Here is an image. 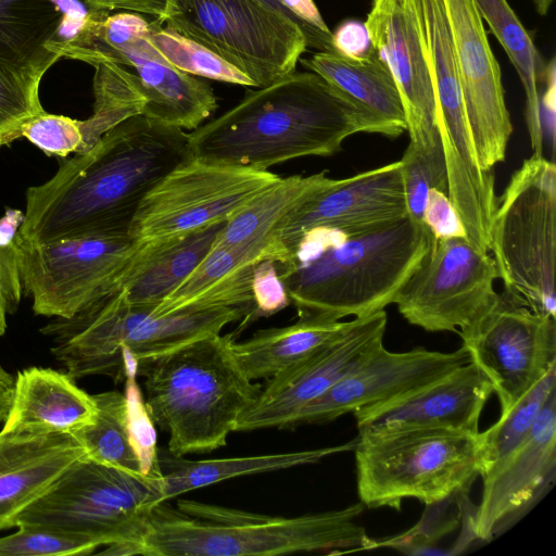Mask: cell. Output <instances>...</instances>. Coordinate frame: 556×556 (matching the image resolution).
<instances>
[{"label":"cell","mask_w":556,"mask_h":556,"mask_svg":"<svg viewBox=\"0 0 556 556\" xmlns=\"http://www.w3.org/2000/svg\"><path fill=\"white\" fill-rule=\"evenodd\" d=\"M15 378L0 365V422H4L10 410Z\"/></svg>","instance_id":"cell-46"},{"label":"cell","mask_w":556,"mask_h":556,"mask_svg":"<svg viewBox=\"0 0 556 556\" xmlns=\"http://www.w3.org/2000/svg\"><path fill=\"white\" fill-rule=\"evenodd\" d=\"M346 325L341 320L299 318L289 326L258 330L245 341L235 340L231 346L251 380H268L317 354Z\"/></svg>","instance_id":"cell-29"},{"label":"cell","mask_w":556,"mask_h":556,"mask_svg":"<svg viewBox=\"0 0 556 556\" xmlns=\"http://www.w3.org/2000/svg\"><path fill=\"white\" fill-rule=\"evenodd\" d=\"M400 160L341 178L290 211L269 236L273 258L281 261L307 231L353 235L407 214Z\"/></svg>","instance_id":"cell-15"},{"label":"cell","mask_w":556,"mask_h":556,"mask_svg":"<svg viewBox=\"0 0 556 556\" xmlns=\"http://www.w3.org/2000/svg\"><path fill=\"white\" fill-rule=\"evenodd\" d=\"M302 24L308 47L319 51H333L332 31L324 21L314 0H279Z\"/></svg>","instance_id":"cell-43"},{"label":"cell","mask_w":556,"mask_h":556,"mask_svg":"<svg viewBox=\"0 0 556 556\" xmlns=\"http://www.w3.org/2000/svg\"><path fill=\"white\" fill-rule=\"evenodd\" d=\"M233 341V333L211 334L137 364L146 408L154 425L168 433L172 455L210 453L226 445L257 399L262 384L243 371Z\"/></svg>","instance_id":"cell-5"},{"label":"cell","mask_w":556,"mask_h":556,"mask_svg":"<svg viewBox=\"0 0 556 556\" xmlns=\"http://www.w3.org/2000/svg\"><path fill=\"white\" fill-rule=\"evenodd\" d=\"M492 383L473 363L393 400L353 412L358 433L401 429H450L479 433Z\"/></svg>","instance_id":"cell-19"},{"label":"cell","mask_w":556,"mask_h":556,"mask_svg":"<svg viewBox=\"0 0 556 556\" xmlns=\"http://www.w3.org/2000/svg\"><path fill=\"white\" fill-rule=\"evenodd\" d=\"M271 258L268 245L244 243L212 245L194 270L153 312L165 314L185 307H243L253 311L252 274L255 265ZM273 260V258H271Z\"/></svg>","instance_id":"cell-24"},{"label":"cell","mask_w":556,"mask_h":556,"mask_svg":"<svg viewBox=\"0 0 556 556\" xmlns=\"http://www.w3.org/2000/svg\"><path fill=\"white\" fill-rule=\"evenodd\" d=\"M163 25L204 46L258 88L294 73L308 47L294 18L261 0H175Z\"/></svg>","instance_id":"cell-9"},{"label":"cell","mask_w":556,"mask_h":556,"mask_svg":"<svg viewBox=\"0 0 556 556\" xmlns=\"http://www.w3.org/2000/svg\"><path fill=\"white\" fill-rule=\"evenodd\" d=\"M556 390L522 443L482 476V496L470 527L475 539L490 541L513 517L539 497L555 476Z\"/></svg>","instance_id":"cell-18"},{"label":"cell","mask_w":556,"mask_h":556,"mask_svg":"<svg viewBox=\"0 0 556 556\" xmlns=\"http://www.w3.org/2000/svg\"><path fill=\"white\" fill-rule=\"evenodd\" d=\"M357 132L384 136L375 117L321 76L294 72L190 131L188 149L210 162L268 170L298 157L333 155Z\"/></svg>","instance_id":"cell-2"},{"label":"cell","mask_w":556,"mask_h":556,"mask_svg":"<svg viewBox=\"0 0 556 556\" xmlns=\"http://www.w3.org/2000/svg\"><path fill=\"white\" fill-rule=\"evenodd\" d=\"M556 365L500 419L479 432L480 477L490 472L528 437L549 394L556 390Z\"/></svg>","instance_id":"cell-34"},{"label":"cell","mask_w":556,"mask_h":556,"mask_svg":"<svg viewBox=\"0 0 556 556\" xmlns=\"http://www.w3.org/2000/svg\"><path fill=\"white\" fill-rule=\"evenodd\" d=\"M251 289L253 298L251 321L260 317H269L291 304L276 262L271 258H264L255 265Z\"/></svg>","instance_id":"cell-41"},{"label":"cell","mask_w":556,"mask_h":556,"mask_svg":"<svg viewBox=\"0 0 556 556\" xmlns=\"http://www.w3.org/2000/svg\"><path fill=\"white\" fill-rule=\"evenodd\" d=\"M384 309L349 320L321 351L267 380L254 403L239 418L235 432L291 429L296 415L332 388L383 344Z\"/></svg>","instance_id":"cell-14"},{"label":"cell","mask_w":556,"mask_h":556,"mask_svg":"<svg viewBox=\"0 0 556 556\" xmlns=\"http://www.w3.org/2000/svg\"><path fill=\"white\" fill-rule=\"evenodd\" d=\"M162 473L136 475L89 459L75 462L17 518L16 527L48 530L141 555L154 506L163 503Z\"/></svg>","instance_id":"cell-7"},{"label":"cell","mask_w":556,"mask_h":556,"mask_svg":"<svg viewBox=\"0 0 556 556\" xmlns=\"http://www.w3.org/2000/svg\"><path fill=\"white\" fill-rule=\"evenodd\" d=\"M93 67V112L87 119H79L83 147L77 154L90 150L122 122L141 115L146 105L136 74L114 62L98 63Z\"/></svg>","instance_id":"cell-33"},{"label":"cell","mask_w":556,"mask_h":556,"mask_svg":"<svg viewBox=\"0 0 556 556\" xmlns=\"http://www.w3.org/2000/svg\"><path fill=\"white\" fill-rule=\"evenodd\" d=\"M149 38L153 47L173 67L203 78L254 87V83L224 59L157 20L150 21Z\"/></svg>","instance_id":"cell-35"},{"label":"cell","mask_w":556,"mask_h":556,"mask_svg":"<svg viewBox=\"0 0 556 556\" xmlns=\"http://www.w3.org/2000/svg\"><path fill=\"white\" fill-rule=\"evenodd\" d=\"M59 21L50 0H0V74L41 81L61 59L49 50Z\"/></svg>","instance_id":"cell-27"},{"label":"cell","mask_w":556,"mask_h":556,"mask_svg":"<svg viewBox=\"0 0 556 556\" xmlns=\"http://www.w3.org/2000/svg\"><path fill=\"white\" fill-rule=\"evenodd\" d=\"M473 2L520 78L526 94V122L533 154L543 155L540 89L546 83L549 62L544 61L530 33L507 0H473Z\"/></svg>","instance_id":"cell-30"},{"label":"cell","mask_w":556,"mask_h":556,"mask_svg":"<svg viewBox=\"0 0 556 556\" xmlns=\"http://www.w3.org/2000/svg\"><path fill=\"white\" fill-rule=\"evenodd\" d=\"M471 362L464 345L443 353L422 348L390 352L382 344L326 393L303 407L291 428L326 424L346 413L405 395Z\"/></svg>","instance_id":"cell-17"},{"label":"cell","mask_w":556,"mask_h":556,"mask_svg":"<svg viewBox=\"0 0 556 556\" xmlns=\"http://www.w3.org/2000/svg\"><path fill=\"white\" fill-rule=\"evenodd\" d=\"M338 180L328 177L326 170L311 176L281 177L229 218L213 245L260 243L270 248L269 236L277 224L295 206L332 187Z\"/></svg>","instance_id":"cell-31"},{"label":"cell","mask_w":556,"mask_h":556,"mask_svg":"<svg viewBox=\"0 0 556 556\" xmlns=\"http://www.w3.org/2000/svg\"><path fill=\"white\" fill-rule=\"evenodd\" d=\"M7 304L2 294L1 286H0V337L4 334L7 329Z\"/></svg>","instance_id":"cell-47"},{"label":"cell","mask_w":556,"mask_h":556,"mask_svg":"<svg viewBox=\"0 0 556 556\" xmlns=\"http://www.w3.org/2000/svg\"><path fill=\"white\" fill-rule=\"evenodd\" d=\"M86 450L72 434L0 431V531L38 500Z\"/></svg>","instance_id":"cell-22"},{"label":"cell","mask_w":556,"mask_h":556,"mask_svg":"<svg viewBox=\"0 0 556 556\" xmlns=\"http://www.w3.org/2000/svg\"><path fill=\"white\" fill-rule=\"evenodd\" d=\"M140 247L128 233L18 240L23 292L36 315L71 318L117 287Z\"/></svg>","instance_id":"cell-11"},{"label":"cell","mask_w":556,"mask_h":556,"mask_svg":"<svg viewBox=\"0 0 556 556\" xmlns=\"http://www.w3.org/2000/svg\"><path fill=\"white\" fill-rule=\"evenodd\" d=\"M24 212L5 207L0 217V286L8 314H13L21 302L23 286L20 274L18 232Z\"/></svg>","instance_id":"cell-40"},{"label":"cell","mask_w":556,"mask_h":556,"mask_svg":"<svg viewBox=\"0 0 556 556\" xmlns=\"http://www.w3.org/2000/svg\"><path fill=\"white\" fill-rule=\"evenodd\" d=\"M407 214L417 223L422 222L429 191L447 193V172L441 138L432 144L409 141L400 160Z\"/></svg>","instance_id":"cell-36"},{"label":"cell","mask_w":556,"mask_h":556,"mask_svg":"<svg viewBox=\"0 0 556 556\" xmlns=\"http://www.w3.org/2000/svg\"><path fill=\"white\" fill-rule=\"evenodd\" d=\"M333 51L349 59H365L375 48L365 23L345 20L331 35Z\"/></svg>","instance_id":"cell-44"},{"label":"cell","mask_w":556,"mask_h":556,"mask_svg":"<svg viewBox=\"0 0 556 556\" xmlns=\"http://www.w3.org/2000/svg\"><path fill=\"white\" fill-rule=\"evenodd\" d=\"M149 25L109 50L103 62L136 71L146 98L141 115L156 124L192 131L216 111V96L208 84L166 62L150 41Z\"/></svg>","instance_id":"cell-21"},{"label":"cell","mask_w":556,"mask_h":556,"mask_svg":"<svg viewBox=\"0 0 556 556\" xmlns=\"http://www.w3.org/2000/svg\"><path fill=\"white\" fill-rule=\"evenodd\" d=\"M92 396L98 408L96 420L72 433L86 450L87 457L136 475L162 473L142 454L126 394L105 391Z\"/></svg>","instance_id":"cell-32"},{"label":"cell","mask_w":556,"mask_h":556,"mask_svg":"<svg viewBox=\"0 0 556 556\" xmlns=\"http://www.w3.org/2000/svg\"><path fill=\"white\" fill-rule=\"evenodd\" d=\"M40 80L0 74V147L21 138V127L43 112Z\"/></svg>","instance_id":"cell-37"},{"label":"cell","mask_w":556,"mask_h":556,"mask_svg":"<svg viewBox=\"0 0 556 556\" xmlns=\"http://www.w3.org/2000/svg\"><path fill=\"white\" fill-rule=\"evenodd\" d=\"M535 11L541 16H545L554 2V0H532Z\"/></svg>","instance_id":"cell-48"},{"label":"cell","mask_w":556,"mask_h":556,"mask_svg":"<svg viewBox=\"0 0 556 556\" xmlns=\"http://www.w3.org/2000/svg\"><path fill=\"white\" fill-rule=\"evenodd\" d=\"M97 10H125L153 16L162 24L169 16L175 0H87Z\"/></svg>","instance_id":"cell-45"},{"label":"cell","mask_w":556,"mask_h":556,"mask_svg":"<svg viewBox=\"0 0 556 556\" xmlns=\"http://www.w3.org/2000/svg\"><path fill=\"white\" fill-rule=\"evenodd\" d=\"M188 156L186 131L143 115L129 117L26 190L18 240L128 233L146 194Z\"/></svg>","instance_id":"cell-1"},{"label":"cell","mask_w":556,"mask_h":556,"mask_svg":"<svg viewBox=\"0 0 556 556\" xmlns=\"http://www.w3.org/2000/svg\"><path fill=\"white\" fill-rule=\"evenodd\" d=\"M355 444L356 439L343 445L307 451L202 460L185 459L161 450L159 466L163 477V501L237 477L317 463L330 455L353 451Z\"/></svg>","instance_id":"cell-28"},{"label":"cell","mask_w":556,"mask_h":556,"mask_svg":"<svg viewBox=\"0 0 556 556\" xmlns=\"http://www.w3.org/2000/svg\"><path fill=\"white\" fill-rule=\"evenodd\" d=\"M365 506L295 517L270 516L180 498L153 507L141 540L146 556H271L375 548L354 519Z\"/></svg>","instance_id":"cell-4"},{"label":"cell","mask_w":556,"mask_h":556,"mask_svg":"<svg viewBox=\"0 0 556 556\" xmlns=\"http://www.w3.org/2000/svg\"><path fill=\"white\" fill-rule=\"evenodd\" d=\"M457 332L492 383L501 416L556 365L555 318L533 312L505 290Z\"/></svg>","instance_id":"cell-12"},{"label":"cell","mask_w":556,"mask_h":556,"mask_svg":"<svg viewBox=\"0 0 556 556\" xmlns=\"http://www.w3.org/2000/svg\"><path fill=\"white\" fill-rule=\"evenodd\" d=\"M21 137L26 138L47 155L60 157L77 154L83 147L79 119L46 111L22 125Z\"/></svg>","instance_id":"cell-38"},{"label":"cell","mask_w":556,"mask_h":556,"mask_svg":"<svg viewBox=\"0 0 556 556\" xmlns=\"http://www.w3.org/2000/svg\"><path fill=\"white\" fill-rule=\"evenodd\" d=\"M490 252L504 290L533 312L556 317V167L532 154L497 198Z\"/></svg>","instance_id":"cell-8"},{"label":"cell","mask_w":556,"mask_h":556,"mask_svg":"<svg viewBox=\"0 0 556 556\" xmlns=\"http://www.w3.org/2000/svg\"><path fill=\"white\" fill-rule=\"evenodd\" d=\"M422 222L431 231L433 240L448 237L467 238L446 192L437 189L429 191Z\"/></svg>","instance_id":"cell-42"},{"label":"cell","mask_w":556,"mask_h":556,"mask_svg":"<svg viewBox=\"0 0 556 556\" xmlns=\"http://www.w3.org/2000/svg\"><path fill=\"white\" fill-rule=\"evenodd\" d=\"M365 25L402 98L409 141L439 137L437 97L409 0H371Z\"/></svg>","instance_id":"cell-20"},{"label":"cell","mask_w":556,"mask_h":556,"mask_svg":"<svg viewBox=\"0 0 556 556\" xmlns=\"http://www.w3.org/2000/svg\"><path fill=\"white\" fill-rule=\"evenodd\" d=\"M469 129L481 169L503 162L513 132L500 64L473 0H443Z\"/></svg>","instance_id":"cell-16"},{"label":"cell","mask_w":556,"mask_h":556,"mask_svg":"<svg viewBox=\"0 0 556 556\" xmlns=\"http://www.w3.org/2000/svg\"><path fill=\"white\" fill-rule=\"evenodd\" d=\"M497 278L493 257L475 248L468 238L433 240L394 304L414 326L431 332H457L493 301Z\"/></svg>","instance_id":"cell-13"},{"label":"cell","mask_w":556,"mask_h":556,"mask_svg":"<svg viewBox=\"0 0 556 556\" xmlns=\"http://www.w3.org/2000/svg\"><path fill=\"white\" fill-rule=\"evenodd\" d=\"M225 224L141 243L117 292L130 305H157L201 263Z\"/></svg>","instance_id":"cell-25"},{"label":"cell","mask_w":556,"mask_h":556,"mask_svg":"<svg viewBox=\"0 0 556 556\" xmlns=\"http://www.w3.org/2000/svg\"><path fill=\"white\" fill-rule=\"evenodd\" d=\"M280 178L190 155L146 194L128 233L146 243L227 222Z\"/></svg>","instance_id":"cell-10"},{"label":"cell","mask_w":556,"mask_h":556,"mask_svg":"<svg viewBox=\"0 0 556 556\" xmlns=\"http://www.w3.org/2000/svg\"><path fill=\"white\" fill-rule=\"evenodd\" d=\"M432 243L406 214L353 235L309 230L276 267L299 318L341 320L394 303Z\"/></svg>","instance_id":"cell-3"},{"label":"cell","mask_w":556,"mask_h":556,"mask_svg":"<svg viewBox=\"0 0 556 556\" xmlns=\"http://www.w3.org/2000/svg\"><path fill=\"white\" fill-rule=\"evenodd\" d=\"M357 492L368 508L401 509L404 500L433 505L465 493L480 476L479 433L401 429L358 433Z\"/></svg>","instance_id":"cell-6"},{"label":"cell","mask_w":556,"mask_h":556,"mask_svg":"<svg viewBox=\"0 0 556 556\" xmlns=\"http://www.w3.org/2000/svg\"><path fill=\"white\" fill-rule=\"evenodd\" d=\"M307 70L367 111L382 126L384 136L396 138L407 129L405 111L394 78L376 49L365 59H349L336 51H319L300 60Z\"/></svg>","instance_id":"cell-26"},{"label":"cell","mask_w":556,"mask_h":556,"mask_svg":"<svg viewBox=\"0 0 556 556\" xmlns=\"http://www.w3.org/2000/svg\"><path fill=\"white\" fill-rule=\"evenodd\" d=\"M97 404L68 375L51 368L18 371L2 431L72 434L96 420Z\"/></svg>","instance_id":"cell-23"},{"label":"cell","mask_w":556,"mask_h":556,"mask_svg":"<svg viewBox=\"0 0 556 556\" xmlns=\"http://www.w3.org/2000/svg\"><path fill=\"white\" fill-rule=\"evenodd\" d=\"M0 538V556L88 555L99 546L74 536L30 527H17Z\"/></svg>","instance_id":"cell-39"}]
</instances>
